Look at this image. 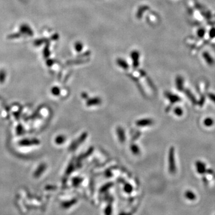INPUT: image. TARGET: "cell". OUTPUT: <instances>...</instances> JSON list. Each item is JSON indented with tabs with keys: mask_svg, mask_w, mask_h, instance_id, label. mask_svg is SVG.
<instances>
[{
	"mask_svg": "<svg viewBox=\"0 0 215 215\" xmlns=\"http://www.w3.org/2000/svg\"><path fill=\"white\" fill-rule=\"evenodd\" d=\"M168 170L170 173L174 174L176 172V164L174 158V148L171 147L168 153Z\"/></svg>",
	"mask_w": 215,
	"mask_h": 215,
	"instance_id": "cell-1",
	"label": "cell"
},
{
	"mask_svg": "<svg viewBox=\"0 0 215 215\" xmlns=\"http://www.w3.org/2000/svg\"><path fill=\"white\" fill-rule=\"evenodd\" d=\"M87 133H83L78 138L77 140H75L70 146L69 147V149L71 150H73L75 149H76V148L78 147V146L79 145H81L83 142L85 141V140L86 139L87 137Z\"/></svg>",
	"mask_w": 215,
	"mask_h": 215,
	"instance_id": "cell-2",
	"label": "cell"
},
{
	"mask_svg": "<svg viewBox=\"0 0 215 215\" xmlns=\"http://www.w3.org/2000/svg\"><path fill=\"white\" fill-rule=\"evenodd\" d=\"M164 96L167 99L169 100L170 103L172 105L180 101V98L177 95L173 94L169 91H165L164 93Z\"/></svg>",
	"mask_w": 215,
	"mask_h": 215,
	"instance_id": "cell-3",
	"label": "cell"
},
{
	"mask_svg": "<svg viewBox=\"0 0 215 215\" xmlns=\"http://www.w3.org/2000/svg\"><path fill=\"white\" fill-rule=\"evenodd\" d=\"M40 143V141L37 139H23L20 141L19 145L21 146H31V145H38Z\"/></svg>",
	"mask_w": 215,
	"mask_h": 215,
	"instance_id": "cell-4",
	"label": "cell"
},
{
	"mask_svg": "<svg viewBox=\"0 0 215 215\" xmlns=\"http://www.w3.org/2000/svg\"><path fill=\"white\" fill-rule=\"evenodd\" d=\"M153 123V121L150 118H144L139 119L136 121V124L138 127H147L152 125Z\"/></svg>",
	"mask_w": 215,
	"mask_h": 215,
	"instance_id": "cell-5",
	"label": "cell"
},
{
	"mask_svg": "<svg viewBox=\"0 0 215 215\" xmlns=\"http://www.w3.org/2000/svg\"><path fill=\"white\" fill-rule=\"evenodd\" d=\"M102 103V100L98 97L88 99L86 101V105L87 106H94L100 105Z\"/></svg>",
	"mask_w": 215,
	"mask_h": 215,
	"instance_id": "cell-6",
	"label": "cell"
},
{
	"mask_svg": "<svg viewBox=\"0 0 215 215\" xmlns=\"http://www.w3.org/2000/svg\"><path fill=\"white\" fill-rule=\"evenodd\" d=\"M116 131L119 141L121 143H124L125 141V134L123 128L121 127H118L116 128Z\"/></svg>",
	"mask_w": 215,
	"mask_h": 215,
	"instance_id": "cell-7",
	"label": "cell"
},
{
	"mask_svg": "<svg viewBox=\"0 0 215 215\" xmlns=\"http://www.w3.org/2000/svg\"><path fill=\"white\" fill-rule=\"evenodd\" d=\"M195 166H196V171L199 174H204V173H206V171H207L206 165L202 161H197L195 162Z\"/></svg>",
	"mask_w": 215,
	"mask_h": 215,
	"instance_id": "cell-8",
	"label": "cell"
},
{
	"mask_svg": "<svg viewBox=\"0 0 215 215\" xmlns=\"http://www.w3.org/2000/svg\"><path fill=\"white\" fill-rule=\"evenodd\" d=\"M176 85L179 91L183 90V79L180 76H178L176 79Z\"/></svg>",
	"mask_w": 215,
	"mask_h": 215,
	"instance_id": "cell-9",
	"label": "cell"
},
{
	"mask_svg": "<svg viewBox=\"0 0 215 215\" xmlns=\"http://www.w3.org/2000/svg\"><path fill=\"white\" fill-rule=\"evenodd\" d=\"M185 94L186 95V96L188 97V98L190 100V101L192 103V104L194 105H196L197 103V100L195 98V97L194 96V95L193 94V93L188 89H185L184 91Z\"/></svg>",
	"mask_w": 215,
	"mask_h": 215,
	"instance_id": "cell-10",
	"label": "cell"
},
{
	"mask_svg": "<svg viewBox=\"0 0 215 215\" xmlns=\"http://www.w3.org/2000/svg\"><path fill=\"white\" fill-rule=\"evenodd\" d=\"M202 56L204 59L208 64L212 65L214 64V60L208 52H204L202 54Z\"/></svg>",
	"mask_w": 215,
	"mask_h": 215,
	"instance_id": "cell-11",
	"label": "cell"
},
{
	"mask_svg": "<svg viewBox=\"0 0 215 215\" xmlns=\"http://www.w3.org/2000/svg\"><path fill=\"white\" fill-rule=\"evenodd\" d=\"M46 167H47V165H46L45 164H44V163L41 164L38 166V168L36 170V171L35 172V174H34V176L37 177V176H39V175H41L44 171V170L46 169Z\"/></svg>",
	"mask_w": 215,
	"mask_h": 215,
	"instance_id": "cell-12",
	"label": "cell"
},
{
	"mask_svg": "<svg viewBox=\"0 0 215 215\" xmlns=\"http://www.w3.org/2000/svg\"><path fill=\"white\" fill-rule=\"evenodd\" d=\"M130 150L131 151V152L134 154V155H139L140 153V149L139 147L136 145V144H132L130 146Z\"/></svg>",
	"mask_w": 215,
	"mask_h": 215,
	"instance_id": "cell-13",
	"label": "cell"
},
{
	"mask_svg": "<svg viewBox=\"0 0 215 215\" xmlns=\"http://www.w3.org/2000/svg\"><path fill=\"white\" fill-rule=\"evenodd\" d=\"M66 140V137L64 135H59L55 139V142L57 145H62Z\"/></svg>",
	"mask_w": 215,
	"mask_h": 215,
	"instance_id": "cell-14",
	"label": "cell"
},
{
	"mask_svg": "<svg viewBox=\"0 0 215 215\" xmlns=\"http://www.w3.org/2000/svg\"><path fill=\"white\" fill-rule=\"evenodd\" d=\"M185 195L186 198H187L188 199H189L190 200H194L196 198V196H195V194L193 192L191 191H186V192L185 194Z\"/></svg>",
	"mask_w": 215,
	"mask_h": 215,
	"instance_id": "cell-15",
	"label": "cell"
},
{
	"mask_svg": "<svg viewBox=\"0 0 215 215\" xmlns=\"http://www.w3.org/2000/svg\"><path fill=\"white\" fill-rule=\"evenodd\" d=\"M213 124H214V120L210 117L206 118L204 120V124L206 127H211L213 125Z\"/></svg>",
	"mask_w": 215,
	"mask_h": 215,
	"instance_id": "cell-16",
	"label": "cell"
},
{
	"mask_svg": "<svg viewBox=\"0 0 215 215\" xmlns=\"http://www.w3.org/2000/svg\"><path fill=\"white\" fill-rule=\"evenodd\" d=\"M174 113H175V115L176 116H180L183 115V109L180 107H176L174 109Z\"/></svg>",
	"mask_w": 215,
	"mask_h": 215,
	"instance_id": "cell-17",
	"label": "cell"
},
{
	"mask_svg": "<svg viewBox=\"0 0 215 215\" xmlns=\"http://www.w3.org/2000/svg\"><path fill=\"white\" fill-rule=\"evenodd\" d=\"M51 93L54 95V96H59L60 93V90L59 87H54L53 88H52L51 89Z\"/></svg>",
	"mask_w": 215,
	"mask_h": 215,
	"instance_id": "cell-18",
	"label": "cell"
},
{
	"mask_svg": "<svg viewBox=\"0 0 215 215\" xmlns=\"http://www.w3.org/2000/svg\"><path fill=\"white\" fill-rule=\"evenodd\" d=\"M93 147L90 148L86 152H85L84 154H82V155H81L80 158H85V157H87V156H89L90 154H91V153L93 152Z\"/></svg>",
	"mask_w": 215,
	"mask_h": 215,
	"instance_id": "cell-19",
	"label": "cell"
},
{
	"mask_svg": "<svg viewBox=\"0 0 215 215\" xmlns=\"http://www.w3.org/2000/svg\"><path fill=\"white\" fill-rule=\"evenodd\" d=\"M73 168H74V165H73V163L71 162L69 164V165H68V167H67V168L66 173L70 174V173L73 171Z\"/></svg>",
	"mask_w": 215,
	"mask_h": 215,
	"instance_id": "cell-20",
	"label": "cell"
},
{
	"mask_svg": "<svg viewBox=\"0 0 215 215\" xmlns=\"http://www.w3.org/2000/svg\"><path fill=\"white\" fill-rule=\"evenodd\" d=\"M208 97L214 103H215V94L213 93H208L207 94Z\"/></svg>",
	"mask_w": 215,
	"mask_h": 215,
	"instance_id": "cell-21",
	"label": "cell"
},
{
	"mask_svg": "<svg viewBox=\"0 0 215 215\" xmlns=\"http://www.w3.org/2000/svg\"><path fill=\"white\" fill-rule=\"evenodd\" d=\"M204 100H205V98H204V97H202L201 98V99H200V101L199 102V106H202V105L204 104Z\"/></svg>",
	"mask_w": 215,
	"mask_h": 215,
	"instance_id": "cell-22",
	"label": "cell"
},
{
	"mask_svg": "<svg viewBox=\"0 0 215 215\" xmlns=\"http://www.w3.org/2000/svg\"><path fill=\"white\" fill-rule=\"evenodd\" d=\"M81 97L83 98V99H88V94L87 93H85V92H83L81 94Z\"/></svg>",
	"mask_w": 215,
	"mask_h": 215,
	"instance_id": "cell-23",
	"label": "cell"
},
{
	"mask_svg": "<svg viewBox=\"0 0 215 215\" xmlns=\"http://www.w3.org/2000/svg\"><path fill=\"white\" fill-rule=\"evenodd\" d=\"M198 35H199V36H202L204 35V30L203 29H200L199 31H198Z\"/></svg>",
	"mask_w": 215,
	"mask_h": 215,
	"instance_id": "cell-24",
	"label": "cell"
}]
</instances>
